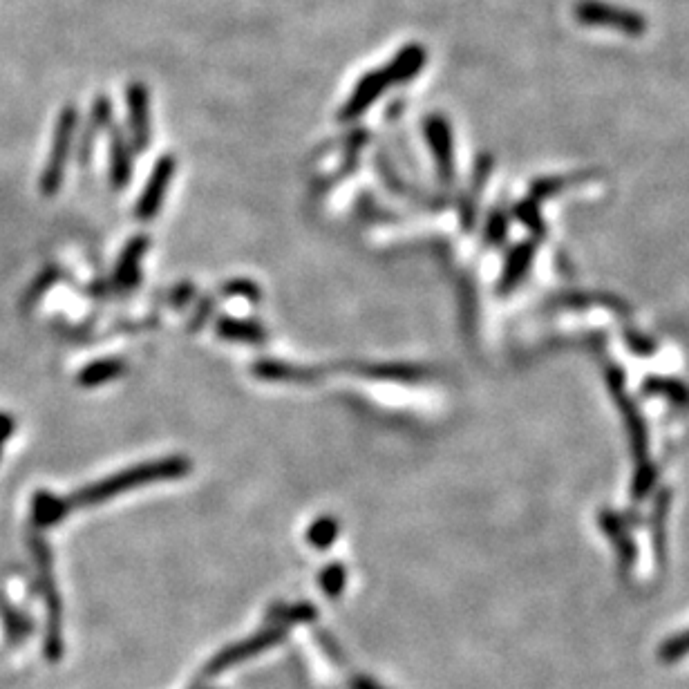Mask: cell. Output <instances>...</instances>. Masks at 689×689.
Instances as JSON below:
<instances>
[{
  "mask_svg": "<svg viewBox=\"0 0 689 689\" xmlns=\"http://www.w3.org/2000/svg\"><path fill=\"white\" fill-rule=\"evenodd\" d=\"M193 470V464L188 457H166V459H155L146 461V464L132 466L128 470H121V473L106 477L97 481V484H90L86 488H81L77 495H72L68 502L72 508H88L94 504L106 502L117 495L130 493L139 486L155 484V481H168V479H182Z\"/></svg>",
  "mask_w": 689,
  "mask_h": 689,
  "instance_id": "cell-1",
  "label": "cell"
},
{
  "mask_svg": "<svg viewBox=\"0 0 689 689\" xmlns=\"http://www.w3.org/2000/svg\"><path fill=\"white\" fill-rule=\"evenodd\" d=\"M30 551L34 555L36 569H39V587L45 600L47 609V631H45V643L43 654L50 663H59L63 658V604L59 596V587H56L54 578V560L52 549L47 546L43 537L30 535Z\"/></svg>",
  "mask_w": 689,
  "mask_h": 689,
  "instance_id": "cell-2",
  "label": "cell"
},
{
  "mask_svg": "<svg viewBox=\"0 0 689 689\" xmlns=\"http://www.w3.org/2000/svg\"><path fill=\"white\" fill-rule=\"evenodd\" d=\"M77 126H79L77 106H65L54 124L52 148H50V155H47L45 171L41 175V193L45 197H52L61 191L65 166H68L74 137H77Z\"/></svg>",
  "mask_w": 689,
  "mask_h": 689,
  "instance_id": "cell-3",
  "label": "cell"
},
{
  "mask_svg": "<svg viewBox=\"0 0 689 689\" xmlns=\"http://www.w3.org/2000/svg\"><path fill=\"white\" fill-rule=\"evenodd\" d=\"M575 21L584 27H600L627 36H643L647 32V18L636 9L604 3V0H578L573 7Z\"/></svg>",
  "mask_w": 689,
  "mask_h": 689,
  "instance_id": "cell-4",
  "label": "cell"
},
{
  "mask_svg": "<svg viewBox=\"0 0 689 689\" xmlns=\"http://www.w3.org/2000/svg\"><path fill=\"white\" fill-rule=\"evenodd\" d=\"M285 636H287L285 627H280V625L264 627L262 631H258L256 636L244 638V640H240V643H233L229 647H224L220 654H215L209 660V665L204 667L202 676L204 678L220 676V674L226 672V669L240 665V663H244V660H249V658H256V656L264 654V651H267V649L280 645L282 640H285Z\"/></svg>",
  "mask_w": 689,
  "mask_h": 689,
  "instance_id": "cell-5",
  "label": "cell"
},
{
  "mask_svg": "<svg viewBox=\"0 0 689 689\" xmlns=\"http://www.w3.org/2000/svg\"><path fill=\"white\" fill-rule=\"evenodd\" d=\"M423 135L430 146V153L437 162V173L443 184H452L455 179V139L452 126L443 115H430L423 121Z\"/></svg>",
  "mask_w": 689,
  "mask_h": 689,
  "instance_id": "cell-6",
  "label": "cell"
},
{
  "mask_svg": "<svg viewBox=\"0 0 689 689\" xmlns=\"http://www.w3.org/2000/svg\"><path fill=\"white\" fill-rule=\"evenodd\" d=\"M126 108H128V128L130 146L137 153H144L153 137V121H150V92L144 83H130L126 88Z\"/></svg>",
  "mask_w": 689,
  "mask_h": 689,
  "instance_id": "cell-7",
  "label": "cell"
},
{
  "mask_svg": "<svg viewBox=\"0 0 689 689\" xmlns=\"http://www.w3.org/2000/svg\"><path fill=\"white\" fill-rule=\"evenodd\" d=\"M175 157L173 155H164L157 159V164L153 168V173H150L148 182L144 186V191H141V197L137 202V217L141 222H148L153 220V217L159 213L164 204V197L168 193V186L173 182V175H175Z\"/></svg>",
  "mask_w": 689,
  "mask_h": 689,
  "instance_id": "cell-8",
  "label": "cell"
},
{
  "mask_svg": "<svg viewBox=\"0 0 689 689\" xmlns=\"http://www.w3.org/2000/svg\"><path fill=\"white\" fill-rule=\"evenodd\" d=\"M392 86L390 77L385 70H372L367 72L365 77L356 83V88L349 94V99L345 106L341 108V121H354L361 115H365V110L372 106L376 99H381V94Z\"/></svg>",
  "mask_w": 689,
  "mask_h": 689,
  "instance_id": "cell-9",
  "label": "cell"
},
{
  "mask_svg": "<svg viewBox=\"0 0 689 689\" xmlns=\"http://www.w3.org/2000/svg\"><path fill=\"white\" fill-rule=\"evenodd\" d=\"M428 63V50L421 43H410L401 47L399 52L394 54V59L385 65V72H388L390 83H408L414 77H419V72L426 68Z\"/></svg>",
  "mask_w": 689,
  "mask_h": 689,
  "instance_id": "cell-10",
  "label": "cell"
},
{
  "mask_svg": "<svg viewBox=\"0 0 689 689\" xmlns=\"http://www.w3.org/2000/svg\"><path fill=\"white\" fill-rule=\"evenodd\" d=\"M600 528L604 531V535L609 537L616 546V553H618V560L622 569H631V566L636 564L638 558V549L634 540H631V535L627 531V524L622 522V517H618L616 513L611 511H602L600 513Z\"/></svg>",
  "mask_w": 689,
  "mask_h": 689,
  "instance_id": "cell-11",
  "label": "cell"
},
{
  "mask_svg": "<svg viewBox=\"0 0 689 689\" xmlns=\"http://www.w3.org/2000/svg\"><path fill=\"white\" fill-rule=\"evenodd\" d=\"M132 179V146L124 130L112 128L110 139V182L121 191Z\"/></svg>",
  "mask_w": 689,
  "mask_h": 689,
  "instance_id": "cell-12",
  "label": "cell"
},
{
  "mask_svg": "<svg viewBox=\"0 0 689 689\" xmlns=\"http://www.w3.org/2000/svg\"><path fill=\"white\" fill-rule=\"evenodd\" d=\"M150 247L148 235H137L135 240L128 242V247L121 253V258L117 262L115 271V285L119 289H132L139 282V264L141 258L146 256V251Z\"/></svg>",
  "mask_w": 689,
  "mask_h": 689,
  "instance_id": "cell-13",
  "label": "cell"
},
{
  "mask_svg": "<svg viewBox=\"0 0 689 689\" xmlns=\"http://www.w3.org/2000/svg\"><path fill=\"white\" fill-rule=\"evenodd\" d=\"M533 256H535V242L517 244V247L511 251V256H508L504 264L502 282H499V291H502V294H511L519 282L524 280V276L533 264Z\"/></svg>",
  "mask_w": 689,
  "mask_h": 689,
  "instance_id": "cell-14",
  "label": "cell"
},
{
  "mask_svg": "<svg viewBox=\"0 0 689 689\" xmlns=\"http://www.w3.org/2000/svg\"><path fill=\"white\" fill-rule=\"evenodd\" d=\"M251 372L262 381L273 383H314L318 372L305 370V367H296L280 361H258L251 367Z\"/></svg>",
  "mask_w": 689,
  "mask_h": 689,
  "instance_id": "cell-15",
  "label": "cell"
},
{
  "mask_svg": "<svg viewBox=\"0 0 689 689\" xmlns=\"http://www.w3.org/2000/svg\"><path fill=\"white\" fill-rule=\"evenodd\" d=\"M70 511L72 506L68 499L56 497L54 493H47V490H39V493L32 497V522L39 528H50L54 524H59Z\"/></svg>",
  "mask_w": 689,
  "mask_h": 689,
  "instance_id": "cell-16",
  "label": "cell"
},
{
  "mask_svg": "<svg viewBox=\"0 0 689 689\" xmlns=\"http://www.w3.org/2000/svg\"><path fill=\"white\" fill-rule=\"evenodd\" d=\"M110 121H112V101L108 97H97L92 103V110H90V124L86 128V132H83V139H81V150H79V159H81V164H88V159H90V153H92V144H94V139H97L99 132L110 126Z\"/></svg>",
  "mask_w": 689,
  "mask_h": 689,
  "instance_id": "cell-17",
  "label": "cell"
},
{
  "mask_svg": "<svg viewBox=\"0 0 689 689\" xmlns=\"http://www.w3.org/2000/svg\"><path fill=\"white\" fill-rule=\"evenodd\" d=\"M361 372L376 381H392V383H421L428 376L426 367L419 365H405V363H388V365H363Z\"/></svg>",
  "mask_w": 689,
  "mask_h": 689,
  "instance_id": "cell-18",
  "label": "cell"
},
{
  "mask_svg": "<svg viewBox=\"0 0 689 689\" xmlns=\"http://www.w3.org/2000/svg\"><path fill=\"white\" fill-rule=\"evenodd\" d=\"M215 332L220 334L226 341L235 343H249V345H260L267 341V332H264L262 325L251 323V320H238V318H222L217 320Z\"/></svg>",
  "mask_w": 689,
  "mask_h": 689,
  "instance_id": "cell-19",
  "label": "cell"
},
{
  "mask_svg": "<svg viewBox=\"0 0 689 689\" xmlns=\"http://www.w3.org/2000/svg\"><path fill=\"white\" fill-rule=\"evenodd\" d=\"M124 372V361H119V358H101V361H94L83 367L79 372V385L81 388H99V385L119 379Z\"/></svg>",
  "mask_w": 689,
  "mask_h": 689,
  "instance_id": "cell-20",
  "label": "cell"
},
{
  "mask_svg": "<svg viewBox=\"0 0 689 689\" xmlns=\"http://www.w3.org/2000/svg\"><path fill=\"white\" fill-rule=\"evenodd\" d=\"M318 609L311 602H278L269 607L267 622L271 625H298V622H316Z\"/></svg>",
  "mask_w": 689,
  "mask_h": 689,
  "instance_id": "cell-21",
  "label": "cell"
},
{
  "mask_svg": "<svg viewBox=\"0 0 689 689\" xmlns=\"http://www.w3.org/2000/svg\"><path fill=\"white\" fill-rule=\"evenodd\" d=\"M0 618H3L9 645L25 643V640L34 634V622L27 618L23 611L12 607L7 600H0Z\"/></svg>",
  "mask_w": 689,
  "mask_h": 689,
  "instance_id": "cell-22",
  "label": "cell"
},
{
  "mask_svg": "<svg viewBox=\"0 0 689 689\" xmlns=\"http://www.w3.org/2000/svg\"><path fill=\"white\" fill-rule=\"evenodd\" d=\"M338 533H341V524H338V519L332 515H323L314 519V524L307 528V542L314 546L316 551H327V549H332Z\"/></svg>",
  "mask_w": 689,
  "mask_h": 689,
  "instance_id": "cell-23",
  "label": "cell"
},
{
  "mask_svg": "<svg viewBox=\"0 0 689 689\" xmlns=\"http://www.w3.org/2000/svg\"><path fill=\"white\" fill-rule=\"evenodd\" d=\"M318 587L325 593L329 600H338L343 596L347 587V569L343 564H327L323 571L318 573Z\"/></svg>",
  "mask_w": 689,
  "mask_h": 689,
  "instance_id": "cell-24",
  "label": "cell"
},
{
  "mask_svg": "<svg viewBox=\"0 0 689 689\" xmlns=\"http://www.w3.org/2000/svg\"><path fill=\"white\" fill-rule=\"evenodd\" d=\"M685 656H689V629L669 636L658 647V660H663V663H676Z\"/></svg>",
  "mask_w": 689,
  "mask_h": 689,
  "instance_id": "cell-25",
  "label": "cell"
},
{
  "mask_svg": "<svg viewBox=\"0 0 689 689\" xmlns=\"http://www.w3.org/2000/svg\"><path fill=\"white\" fill-rule=\"evenodd\" d=\"M316 640H318V645L323 647V651L327 654V658L332 660V663L347 665V654L343 651L341 643H338V640L332 634H329L327 629H318L316 631Z\"/></svg>",
  "mask_w": 689,
  "mask_h": 689,
  "instance_id": "cell-26",
  "label": "cell"
},
{
  "mask_svg": "<svg viewBox=\"0 0 689 689\" xmlns=\"http://www.w3.org/2000/svg\"><path fill=\"white\" fill-rule=\"evenodd\" d=\"M224 296H240L249 300H260V287L251 280H231L224 285Z\"/></svg>",
  "mask_w": 689,
  "mask_h": 689,
  "instance_id": "cell-27",
  "label": "cell"
},
{
  "mask_svg": "<svg viewBox=\"0 0 689 689\" xmlns=\"http://www.w3.org/2000/svg\"><path fill=\"white\" fill-rule=\"evenodd\" d=\"M645 390H649V392H667L669 396H672V401H676V403H687V399H689V392L683 388V385H678V383H674V381H658V379H654V381H651V383H645Z\"/></svg>",
  "mask_w": 689,
  "mask_h": 689,
  "instance_id": "cell-28",
  "label": "cell"
},
{
  "mask_svg": "<svg viewBox=\"0 0 689 689\" xmlns=\"http://www.w3.org/2000/svg\"><path fill=\"white\" fill-rule=\"evenodd\" d=\"M508 231V220H506V215L502 213H493L490 215V220H488V226H486V240L490 244H499L504 240V235Z\"/></svg>",
  "mask_w": 689,
  "mask_h": 689,
  "instance_id": "cell-29",
  "label": "cell"
},
{
  "mask_svg": "<svg viewBox=\"0 0 689 689\" xmlns=\"http://www.w3.org/2000/svg\"><path fill=\"white\" fill-rule=\"evenodd\" d=\"M14 428H16V423H14V419H12V414L0 412V455H3L5 443H7L9 437H12V434H14Z\"/></svg>",
  "mask_w": 689,
  "mask_h": 689,
  "instance_id": "cell-30",
  "label": "cell"
},
{
  "mask_svg": "<svg viewBox=\"0 0 689 689\" xmlns=\"http://www.w3.org/2000/svg\"><path fill=\"white\" fill-rule=\"evenodd\" d=\"M349 689H388V687H383L379 681H374V678L370 676L356 674L352 676V681H349Z\"/></svg>",
  "mask_w": 689,
  "mask_h": 689,
  "instance_id": "cell-31",
  "label": "cell"
},
{
  "mask_svg": "<svg viewBox=\"0 0 689 689\" xmlns=\"http://www.w3.org/2000/svg\"><path fill=\"white\" fill-rule=\"evenodd\" d=\"M0 654H3V651H0Z\"/></svg>",
  "mask_w": 689,
  "mask_h": 689,
  "instance_id": "cell-32",
  "label": "cell"
}]
</instances>
